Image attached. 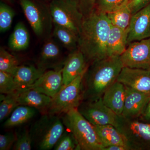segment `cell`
I'll list each match as a JSON object with an SVG mask.
<instances>
[{"label": "cell", "mask_w": 150, "mask_h": 150, "mask_svg": "<svg viewBox=\"0 0 150 150\" xmlns=\"http://www.w3.org/2000/svg\"><path fill=\"white\" fill-rule=\"evenodd\" d=\"M32 144L30 131L25 129L16 134V140L13 149L15 150H30L32 149Z\"/></svg>", "instance_id": "1f68e13d"}, {"label": "cell", "mask_w": 150, "mask_h": 150, "mask_svg": "<svg viewBox=\"0 0 150 150\" xmlns=\"http://www.w3.org/2000/svg\"><path fill=\"white\" fill-rule=\"evenodd\" d=\"M150 38V3L131 16L127 43Z\"/></svg>", "instance_id": "7c38bea8"}, {"label": "cell", "mask_w": 150, "mask_h": 150, "mask_svg": "<svg viewBox=\"0 0 150 150\" xmlns=\"http://www.w3.org/2000/svg\"><path fill=\"white\" fill-rule=\"evenodd\" d=\"M63 115V123L74 137L79 150H102L103 145L93 125L81 114L77 108L71 109Z\"/></svg>", "instance_id": "3957f363"}, {"label": "cell", "mask_w": 150, "mask_h": 150, "mask_svg": "<svg viewBox=\"0 0 150 150\" xmlns=\"http://www.w3.org/2000/svg\"><path fill=\"white\" fill-rule=\"evenodd\" d=\"M48 5L54 23L79 34L84 16L79 8L78 0H51Z\"/></svg>", "instance_id": "ba28073f"}, {"label": "cell", "mask_w": 150, "mask_h": 150, "mask_svg": "<svg viewBox=\"0 0 150 150\" xmlns=\"http://www.w3.org/2000/svg\"><path fill=\"white\" fill-rule=\"evenodd\" d=\"M30 41V37L27 28L23 23H18L9 38V47L13 51H23L28 47Z\"/></svg>", "instance_id": "7402d4cb"}, {"label": "cell", "mask_w": 150, "mask_h": 150, "mask_svg": "<svg viewBox=\"0 0 150 150\" xmlns=\"http://www.w3.org/2000/svg\"><path fill=\"white\" fill-rule=\"evenodd\" d=\"M116 81L126 86L150 95V69L123 67Z\"/></svg>", "instance_id": "8fae6325"}, {"label": "cell", "mask_w": 150, "mask_h": 150, "mask_svg": "<svg viewBox=\"0 0 150 150\" xmlns=\"http://www.w3.org/2000/svg\"><path fill=\"white\" fill-rule=\"evenodd\" d=\"M86 71L69 84L62 87L52 98L45 113L58 115L73 108H78L83 101V80Z\"/></svg>", "instance_id": "52a82bcc"}, {"label": "cell", "mask_w": 150, "mask_h": 150, "mask_svg": "<svg viewBox=\"0 0 150 150\" xmlns=\"http://www.w3.org/2000/svg\"><path fill=\"white\" fill-rule=\"evenodd\" d=\"M150 3V0H129L127 5L132 15L145 7Z\"/></svg>", "instance_id": "e575fe53"}, {"label": "cell", "mask_w": 150, "mask_h": 150, "mask_svg": "<svg viewBox=\"0 0 150 150\" xmlns=\"http://www.w3.org/2000/svg\"><path fill=\"white\" fill-rule=\"evenodd\" d=\"M126 96V86L116 81L105 91L103 102L117 115H122Z\"/></svg>", "instance_id": "ac0fdd59"}, {"label": "cell", "mask_w": 150, "mask_h": 150, "mask_svg": "<svg viewBox=\"0 0 150 150\" xmlns=\"http://www.w3.org/2000/svg\"><path fill=\"white\" fill-rule=\"evenodd\" d=\"M41 1H43L45 2L49 3L51 1V0H41Z\"/></svg>", "instance_id": "74e56055"}, {"label": "cell", "mask_w": 150, "mask_h": 150, "mask_svg": "<svg viewBox=\"0 0 150 150\" xmlns=\"http://www.w3.org/2000/svg\"><path fill=\"white\" fill-rule=\"evenodd\" d=\"M120 57L124 67L150 69V38L129 43Z\"/></svg>", "instance_id": "30bf717a"}, {"label": "cell", "mask_w": 150, "mask_h": 150, "mask_svg": "<svg viewBox=\"0 0 150 150\" xmlns=\"http://www.w3.org/2000/svg\"><path fill=\"white\" fill-rule=\"evenodd\" d=\"M89 65L79 49L70 52L62 67L63 86H67L87 69Z\"/></svg>", "instance_id": "2e32d148"}, {"label": "cell", "mask_w": 150, "mask_h": 150, "mask_svg": "<svg viewBox=\"0 0 150 150\" xmlns=\"http://www.w3.org/2000/svg\"><path fill=\"white\" fill-rule=\"evenodd\" d=\"M53 35L70 52L78 48L79 34L71 30L54 23Z\"/></svg>", "instance_id": "603a6c76"}, {"label": "cell", "mask_w": 150, "mask_h": 150, "mask_svg": "<svg viewBox=\"0 0 150 150\" xmlns=\"http://www.w3.org/2000/svg\"><path fill=\"white\" fill-rule=\"evenodd\" d=\"M64 126L58 115L45 113L30 131L33 144L39 150L51 149L64 132Z\"/></svg>", "instance_id": "5b68a950"}, {"label": "cell", "mask_w": 150, "mask_h": 150, "mask_svg": "<svg viewBox=\"0 0 150 150\" xmlns=\"http://www.w3.org/2000/svg\"><path fill=\"white\" fill-rule=\"evenodd\" d=\"M129 0H96L95 9L103 13L112 11L123 6Z\"/></svg>", "instance_id": "4dcf8cb0"}, {"label": "cell", "mask_w": 150, "mask_h": 150, "mask_svg": "<svg viewBox=\"0 0 150 150\" xmlns=\"http://www.w3.org/2000/svg\"><path fill=\"white\" fill-rule=\"evenodd\" d=\"M19 66L16 57L3 47L0 48V71L11 74Z\"/></svg>", "instance_id": "4316f807"}, {"label": "cell", "mask_w": 150, "mask_h": 150, "mask_svg": "<svg viewBox=\"0 0 150 150\" xmlns=\"http://www.w3.org/2000/svg\"><path fill=\"white\" fill-rule=\"evenodd\" d=\"M19 2L38 38L45 41L51 37L54 22L48 3L41 0H19Z\"/></svg>", "instance_id": "277c9868"}, {"label": "cell", "mask_w": 150, "mask_h": 150, "mask_svg": "<svg viewBox=\"0 0 150 150\" xmlns=\"http://www.w3.org/2000/svg\"><path fill=\"white\" fill-rule=\"evenodd\" d=\"M96 0H78L79 8L84 17L93 11Z\"/></svg>", "instance_id": "836d02e7"}, {"label": "cell", "mask_w": 150, "mask_h": 150, "mask_svg": "<svg viewBox=\"0 0 150 150\" xmlns=\"http://www.w3.org/2000/svg\"><path fill=\"white\" fill-rule=\"evenodd\" d=\"M65 61L61 48L55 40L51 37L45 40L38 62L37 67L45 71L49 69H61Z\"/></svg>", "instance_id": "4fadbf2b"}, {"label": "cell", "mask_w": 150, "mask_h": 150, "mask_svg": "<svg viewBox=\"0 0 150 150\" xmlns=\"http://www.w3.org/2000/svg\"><path fill=\"white\" fill-rule=\"evenodd\" d=\"M128 29H121L111 25L107 42L108 57L120 56L127 46Z\"/></svg>", "instance_id": "d6986e66"}, {"label": "cell", "mask_w": 150, "mask_h": 150, "mask_svg": "<svg viewBox=\"0 0 150 150\" xmlns=\"http://www.w3.org/2000/svg\"><path fill=\"white\" fill-rule=\"evenodd\" d=\"M123 67L120 56L108 57L89 65L83 80V101L102 97L117 80Z\"/></svg>", "instance_id": "7a4b0ae2"}, {"label": "cell", "mask_w": 150, "mask_h": 150, "mask_svg": "<svg viewBox=\"0 0 150 150\" xmlns=\"http://www.w3.org/2000/svg\"><path fill=\"white\" fill-rule=\"evenodd\" d=\"M14 11L10 6L1 1L0 2V32L5 33L10 29L14 17Z\"/></svg>", "instance_id": "83f0119b"}, {"label": "cell", "mask_w": 150, "mask_h": 150, "mask_svg": "<svg viewBox=\"0 0 150 150\" xmlns=\"http://www.w3.org/2000/svg\"><path fill=\"white\" fill-rule=\"evenodd\" d=\"M0 105V121H2L8 118L12 112L19 105L16 95L14 93L1 95Z\"/></svg>", "instance_id": "484cf974"}, {"label": "cell", "mask_w": 150, "mask_h": 150, "mask_svg": "<svg viewBox=\"0 0 150 150\" xmlns=\"http://www.w3.org/2000/svg\"><path fill=\"white\" fill-rule=\"evenodd\" d=\"M81 114L92 125L115 126L118 115L104 104L102 98L93 100H83L78 107Z\"/></svg>", "instance_id": "9c48e42d"}, {"label": "cell", "mask_w": 150, "mask_h": 150, "mask_svg": "<svg viewBox=\"0 0 150 150\" xmlns=\"http://www.w3.org/2000/svg\"><path fill=\"white\" fill-rule=\"evenodd\" d=\"M124 138L129 150H150V124L139 118L118 115L115 126Z\"/></svg>", "instance_id": "8992f818"}, {"label": "cell", "mask_w": 150, "mask_h": 150, "mask_svg": "<svg viewBox=\"0 0 150 150\" xmlns=\"http://www.w3.org/2000/svg\"><path fill=\"white\" fill-rule=\"evenodd\" d=\"M139 119L144 122L150 124V100Z\"/></svg>", "instance_id": "d590c367"}, {"label": "cell", "mask_w": 150, "mask_h": 150, "mask_svg": "<svg viewBox=\"0 0 150 150\" xmlns=\"http://www.w3.org/2000/svg\"><path fill=\"white\" fill-rule=\"evenodd\" d=\"M93 126L103 148L111 145H121L128 148L123 136L115 126L111 125Z\"/></svg>", "instance_id": "44dd1931"}, {"label": "cell", "mask_w": 150, "mask_h": 150, "mask_svg": "<svg viewBox=\"0 0 150 150\" xmlns=\"http://www.w3.org/2000/svg\"><path fill=\"white\" fill-rule=\"evenodd\" d=\"M111 25L105 13L95 9L84 17L79 34L78 48L88 65L108 57L106 46Z\"/></svg>", "instance_id": "6da1fadb"}, {"label": "cell", "mask_w": 150, "mask_h": 150, "mask_svg": "<svg viewBox=\"0 0 150 150\" xmlns=\"http://www.w3.org/2000/svg\"><path fill=\"white\" fill-rule=\"evenodd\" d=\"M34 108L19 105L13 110L4 124L5 128H13L22 125L34 117L36 112Z\"/></svg>", "instance_id": "cb8c5ba5"}, {"label": "cell", "mask_w": 150, "mask_h": 150, "mask_svg": "<svg viewBox=\"0 0 150 150\" xmlns=\"http://www.w3.org/2000/svg\"><path fill=\"white\" fill-rule=\"evenodd\" d=\"M18 87L12 75L9 73L0 71V92L1 94L14 93L18 91Z\"/></svg>", "instance_id": "f546056e"}, {"label": "cell", "mask_w": 150, "mask_h": 150, "mask_svg": "<svg viewBox=\"0 0 150 150\" xmlns=\"http://www.w3.org/2000/svg\"><path fill=\"white\" fill-rule=\"evenodd\" d=\"M45 72L33 65H19L11 75L20 90L32 85Z\"/></svg>", "instance_id": "ffe728a7"}, {"label": "cell", "mask_w": 150, "mask_h": 150, "mask_svg": "<svg viewBox=\"0 0 150 150\" xmlns=\"http://www.w3.org/2000/svg\"><path fill=\"white\" fill-rule=\"evenodd\" d=\"M15 93L19 105L33 107L44 113L52 100L50 97L33 89L21 88Z\"/></svg>", "instance_id": "e0dca14e"}, {"label": "cell", "mask_w": 150, "mask_h": 150, "mask_svg": "<svg viewBox=\"0 0 150 150\" xmlns=\"http://www.w3.org/2000/svg\"><path fill=\"white\" fill-rule=\"evenodd\" d=\"M54 148L55 150H79L76 140L70 131H64Z\"/></svg>", "instance_id": "f1b7e54d"}, {"label": "cell", "mask_w": 150, "mask_h": 150, "mask_svg": "<svg viewBox=\"0 0 150 150\" xmlns=\"http://www.w3.org/2000/svg\"><path fill=\"white\" fill-rule=\"evenodd\" d=\"M102 150H129L125 146L121 145H111L104 147Z\"/></svg>", "instance_id": "8d00e7d4"}, {"label": "cell", "mask_w": 150, "mask_h": 150, "mask_svg": "<svg viewBox=\"0 0 150 150\" xmlns=\"http://www.w3.org/2000/svg\"><path fill=\"white\" fill-rule=\"evenodd\" d=\"M105 14L111 25L124 30L128 29L132 16L127 4Z\"/></svg>", "instance_id": "d4e9b609"}, {"label": "cell", "mask_w": 150, "mask_h": 150, "mask_svg": "<svg viewBox=\"0 0 150 150\" xmlns=\"http://www.w3.org/2000/svg\"><path fill=\"white\" fill-rule=\"evenodd\" d=\"M63 85L62 68L45 72L33 84L26 88L35 90L53 98Z\"/></svg>", "instance_id": "9a60e30c"}, {"label": "cell", "mask_w": 150, "mask_h": 150, "mask_svg": "<svg viewBox=\"0 0 150 150\" xmlns=\"http://www.w3.org/2000/svg\"><path fill=\"white\" fill-rule=\"evenodd\" d=\"M150 100V95L126 86V96L121 116L126 118H139Z\"/></svg>", "instance_id": "5bb4252c"}, {"label": "cell", "mask_w": 150, "mask_h": 150, "mask_svg": "<svg viewBox=\"0 0 150 150\" xmlns=\"http://www.w3.org/2000/svg\"><path fill=\"white\" fill-rule=\"evenodd\" d=\"M16 140V135L13 132H8L0 135V150H10Z\"/></svg>", "instance_id": "d6a6232c"}]
</instances>
